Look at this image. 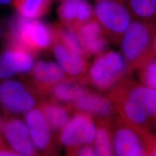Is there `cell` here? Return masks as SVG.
<instances>
[{
  "label": "cell",
  "instance_id": "cell-5",
  "mask_svg": "<svg viewBox=\"0 0 156 156\" xmlns=\"http://www.w3.org/2000/svg\"><path fill=\"white\" fill-rule=\"evenodd\" d=\"M95 134L94 117L83 112H74L57 139L60 144L66 148L67 154L70 155L80 146L93 145Z\"/></svg>",
  "mask_w": 156,
  "mask_h": 156
},
{
  "label": "cell",
  "instance_id": "cell-27",
  "mask_svg": "<svg viewBox=\"0 0 156 156\" xmlns=\"http://www.w3.org/2000/svg\"><path fill=\"white\" fill-rule=\"evenodd\" d=\"M2 124L1 119V117H0V133H1V129H2Z\"/></svg>",
  "mask_w": 156,
  "mask_h": 156
},
{
  "label": "cell",
  "instance_id": "cell-29",
  "mask_svg": "<svg viewBox=\"0 0 156 156\" xmlns=\"http://www.w3.org/2000/svg\"><path fill=\"white\" fill-rule=\"evenodd\" d=\"M61 1H63V0H61Z\"/></svg>",
  "mask_w": 156,
  "mask_h": 156
},
{
  "label": "cell",
  "instance_id": "cell-26",
  "mask_svg": "<svg viewBox=\"0 0 156 156\" xmlns=\"http://www.w3.org/2000/svg\"><path fill=\"white\" fill-rule=\"evenodd\" d=\"M12 2V0H0L1 5H8Z\"/></svg>",
  "mask_w": 156,
  "mask_h": 156
},
{
  "label": "cell",
  "instance_id": "cell-22",
  "mask_svg": "<svg viewBox=\"0 0 156 156\" xmlns=\"http://www.w3.org/2000/svg\"><path fill=\"white\" fill-rule=\"evenodd\" d=\"M140 76L146 86L156 90V58H151L140 67Z\"/></svg>",
  "mask_w": 156,
  "mask_h": 156
},
{
  "label": "cell",
  "instance_id": "cell-14",
  "mask_svg": "<svg viewBox=\"0 0 156 156\" xmlns=\"http://www.w3.org/2000/svg\"><path fill=\"white\" fill-rule=\"evenodd\" d=\"M57 9L60 24L78 29L94 18V9L84 0H63Z\"/></svg>",
  "mask_w": 156,
  "mask_h": 156
},
{
  "label": "cell",
  "instance_id": "cell-23",
  "mask_svg": "<svg viewBox=\"0 0 156 156\" xmlns=\"http://www.w3.org/2000/svg\"><path fill=\"white\" fill-rule=\"evenodd\" d=\"M71 156H96L94 148L91 145L80 146L75 149L70 154Z\"/></svg>",
  "mask_w": 156,
  "mask_h": 156
},
{
  "label": "cell",
  "instance_id": "cell-11",
  "mask_svg": "<svg viewBox=\"0 0 156 156\" xmlns=\"http://www.w3.org/2000/svg\"><path fill=\"white\" fill-rule=\"evenodd\" d=\"M51 50L57 62L68 77L86 80L89 68L86 56L69 48L55 36Z\"/></svg>",
  "mask_w": 156,
  "mask_h": 156
},
{
  "label": "cell",
  "instance_id": "cell-3",
  "mask_svg": "<svg viewBox=\"0 0 156 156\" xmlns=\"http://www.w3.org/2000/svg\"><path fill=\"white\" fill-rule=\"evenodd\" d=\"M127 71L128 64L122 53L105 51L95 58L87 71L86 80L100 91H110L122 80Z\"/></svg>",
  "mask_w": 156,
  "mask_h": 156
},
{
  "label": "cell",
  "instance_id": "cell-4",
  "mask_svg": "<svg viewBox=\"0 0 156 156\" xmlns=\"http://www.w3.org/2000/svg\"><path fill=\"white\" fill-rule=\"evenodd\" d=\"M94 14L108 40L115 42H120L133 20L127 6L119 0H97Z\"/></svg>",
  "mask_w": 156,
  "mask_h": 156
},
{
  "label": "cell",
  "instance_id": "cell-8",
  "mask_svg": "<svg viewBox=\"0 0 156 156\" xmlns=\"http://www.w3.org/2000/svg\"><path fill=\"white\" fill-rule=\"evenodd\" d=\"M68 77L57 62L41 60L35 63L28 84L40 98L48 95L55 84Z\"/></svg>",
  "mask_w": 156,
  "mask_h": 156
},
{
  "label": "cell",
  "instance_id": "cell-30",
  "mask_svg": "<svg viewBox=\"0 0 156 156\" xmlns=\"http://www.w3.org/2000/svg\"><path fill=\"white\" fill-rule=\"evenodd\" d=\"M0 142H1V140H0Z\"/></svg>",
  "mask_w": 156,
  "mask_h": 156
},
{
  "label": "cell",
  "instance_id": "cell-7",
  "mask_svg": "<svg viewBox=\"0 0 156 156\" xmlns=\"http://www.w3.org/2000/svg\"><path fill=\"white\" fill-rule=\"evenodd\" d=\"M24 122L37 151L44 154H54L56 137L39 108L35 107L25 113Z\"/></svg>",
  "mask_w": 156,
  "mask_h": 156
},
{
  "label": "cell",
  "instance_id": "cell-13",
  "mask_svg": "<svg viewBox=\"0 0 156 156\" xmlns=\"http://www.w3.org/2000/svg\"><path fill=\"white\" fill-rule=\"evenodd\" d=\"M68 107L73 113L83 112L98 120L110 123L115 112V107L109 98L90 90Z\"/></svg>",
  "mask_w": 156,
  "mask_h": 156
},
{
  "label": "cell",
  "instance_id": "cell-18",
  "mask_svg": "<svg viewBox=\"0 0 156 156\" xmlns=\"http://www.w3.org/2000/svg\"><path fill=\"white\" fill-rule=\"evenodd\" d=\"M131 98L140 104L151 118L156 117V90L134 82L117 84Z\"/></svg>",
  "mask_w": 156,
  "mask_h": 156
},
{
  "label": "cell",
  "instance_id": "cell-2",
  "mask_svg": "<svg viewBox=\"0 0 156 156\" xmlns=\"http://www.w3.org/2000/svg\"><path fill=\"white\" fill-rule=\"evenodd\" d=\"M153 21L132 20L120 41L122 54L128 67L140 68L152 58V44L156 35Z\"/></svg>",
  "mask_w": 156,
  "mask_h": 156
},
{
  "label": "cell",
  "instance_id": "cell-15",
  "mask_svg": "<svg viewBox=\"0 0 156 156\" xmlns=\"http://www.w3.org/2000/svg\"><path fill=\"white\" fill-rule=\"evenodd\" d=\"M76 30L84 53L87 57L98 56L105 51L109 40L95 18Z\"/></svg>",
  "mask_w": 156,
  "mask_h": 156
},
{
  "label": "cell",
  "instance_id": "cell-9",
  "mask_svg": "<svg viewBox=\"0 0 156 156\" xmlns=\"http://www.w3.org/2000/svg\"><path fill=\"white\" fill-rule=\"evenodd\" d=\"M112 131L114 154L119 156L148 155L142 137L135 129L123 121H117Z\"/></svg>",
  "mask_w": 156,
  "mask_h": 156
},
{
  "label": "cell",
  "instance_id": "cell-19",
  "mask_svg": "<svg viewBox=\"0 0 156 156\" xmlns=\"http://www.w3.org/2000/svg\"><path fill=\"white\" fill-rule=\"evenodd\" d=\"M54 0H12L17 13L31 19H37L46 15Z\"/></svg>",
  "mask_w": 156,
  "mask_h": 156
},
{
  "label": "cell",
  "instance_id": "cell-28",
  "mask_svg": "<svg viewBox=\"0 0 156 156\" xmlns=\"http://www.w3.org/2000/svg\"><path fill=\"white\" fill-rule=\"evenodd\" d=\"M2 27H1V26H0V37H1V35H2Z\"/></svg>",
  "mask_w": 156,
  "mask_h": 156
},
{
  "label": "cell",
  "instance_id": "cell-21",
  "mask_svg": "<svg viewBox=\"0 0 156 156\" xmlns=\"http://www.w3.org/2000/svg\"><path fill=\"white\" fill-rule=\"evenodd\" d=\"M127 7L136 19L153 21L156 18V0H128Z\"/></svg>",
  "mask_w": 156,
  "mask_h": 156
},
{
  "label": "cell",
  "instance_id": "cell-16",
  "mask_svg": "<svg viewBox=\"0 0 156 156\" xmlns=\"http://www.w3.org/2000/svg\"><path fill=\"white\" fill-rule=\"evenodd\" d=\"M85 80L68 77L55 84L48 95L50 99L69 106L89 89Z\"/></svg>",
  "mask_w": 156,
  "mask_h": 156
},
{
  "label": "cell",
  "instance_id": "cell-20",
  "mask_svg": "<svg viewBox=\"0 0 156 156\" xmlns=\"http://www.w3.org/2000/svg\"><path fill=\"white\" fill-rule=\"evenodd\" d=\"M96 156H113L112 131L111 123L98 120L96 125V134L93 143Z\"/></svg>",
  "mask_w": 156,
  "mask_h": 156
},
{
  "label": "cell",
  "instance_id": "cell-6",
  "mask_svg": "<svg viewBox=\"0 0 156 156\" xmlns=\"http://www.w3.org/2000/svg\"><path fill=\"white\" fill-rule=\"evenodd\" d=\"M38 99L28 84L13 80L0 83V106L8 113L25 114L38 105Z\"/></svg>",
  "mask_w": 156,
  "mask_h": 156
},
{
  "label": "cell",
  "instance_id": "cell-10",
  "mask_svg": "<svg viewBox=\"0 0 156 156\" xmlns=\"http://www.w3.org/2000/svg\"><path fill=\"white\" fill-rule=\"evenodd\" d=\"M2 129L12 150L18 156H37L39 153L31 140L28 127L21 119L11 117L5 120Z\"/></svg>",
  "mask_w": 156,
  "mask_h": 156
},
{
  "label": "cell",
  "instance_id": "cell-17",
  "mask_svg": "<svg viewBox=\"0 0 156 156\" xmlns=\"http://www.w3.org/2000/svg\"><path fill=\"white\" fill-rule=\"evenodd\" d=\"M37 106L44 114L53 134L57 139L62 129L72 117L71 116V113H73L71 110L67 105L50 98L42 99L39 101Z\"/></svg>",
  "mask_w": 156,
  "mask_h": 156
},
{
  "label": "cell",
  "instance_id": "cell-24",
  "mask_svg": "<svg viewBox=\"0 0 156 156\" xmlns=\"http://www.w3.org/2000/svg\"><path fill=\"white\" fill-rule=\"evenodd\" d=\"M147 154L150 156H156V138H154L147 147Z\"/></svg>",
  "mask_w": 156,
  "mask_h": 156
},
{
  "label": "cell",
  "instance_id": "cell-12",
  "mask_svg": "<svg viewBox=\"0 0 156 156\" xmlns=\"http://www.w3.org/2000/svg\"><path fill=\"white\" fill-rule=\"evenodd\" d=\"M34 57L25 50L6 46L0 55V79H8L18 74H29L35 64Z\"/></svg>",
  "mask_w": 156,
  "mask_h": 156
},
{
  "label": "cell",
  "instance_id": "cell-1",
  "mask_svg": "<svg viewBox=\"0 0 156 156\" xmlns=\"http://www.w3.org/2000/svg\"><path fill=\"white\" fill-rule=\"evenodd\" d=\"M54 40L53 26L19 13L12 17L6 33V46L21 49L35 57L51 50Z\"/></svg>",
  "mask_w": 156,
  "mask_h": 156
},
{
  "label": "cell",
  "instance_id": "cell-25",
  "mask_svg": "<svg viewBox=\"0 0 156 156\" xmlns=\"http://www.w3.org/2000/svg\"><path fill=\"white\" fill-rule=\"evenodd\" d=\"M152 51H153V53L156 55V35L154 37V38L153 39V42L152 44Z\"/></svg>",
  "mask_w": 156,
  "mask_h": 156
}]
</instances>
